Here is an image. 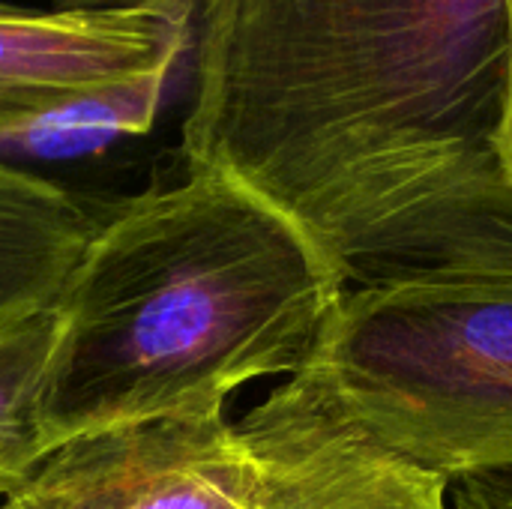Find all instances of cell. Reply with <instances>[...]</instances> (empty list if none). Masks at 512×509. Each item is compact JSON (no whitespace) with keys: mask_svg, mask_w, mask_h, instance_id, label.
Instances as JSON below:
<instances>
[{"mask_svg":"<svg viewBox=\"0 0 512 509\" xmlns=\"http://www.w3.org/2000/svg\"><path fill=\"white\" fill-rule=\"evenodd\" d=\"M504 75L507 0H198L180 147L345 288L512 273Z\"/></svg>","mask_w":512,"mask_h":509,"instance_id":"obj_1","label":"cell"},{"mask_svg":"<svg viewBox=\"0 0 512 509\" xmlns=\"http://www.w3.org/2000/svg\"><path fill=\"white\" fill-rule=\"evenodd\" d=\"M345 291L315 243L243 183L186 165L99 216L57 300L39 393L45 453L156 417L225 414L294 375Z\"/></svg>","mask_w":512,"mask_h":509,"instance_id":"obj_2","label":"cell"},{"mask_svg":"<svg viewBox=\"0 0 512 509\" xmlns=\"http://www.w3.org/2000/svg\"><path fill=\"white\" fill-rule=\"evenodd\" d=\"M303 366L372 438L450 486L512 474V273L345 288Z\"/></svg>","mask_w":512,"mask_h":509,"instance_id":"obj_3","label":"cell"},{"mask_svg":"<svg viewBox=\"0 0 512 509\" xmlns=\"http://www.w3.org/2000/svg\"><path fill=\"white\" fill-rule=\"evenodd\" d=\"M0 509H255V480L225 414L156 417L51 447Z\"/></svg>","mask_w":512,"mask_h":509,"instance_id":"obj_4","label":"cell"},{"mask_svg":"<svg viewBox=\"0 0 512 509\" xmlns=\"http://www.w3.org/2000/svg\"><path fill=\"white\" fill-rule=\"evenodd\" d=\"M255 509H453L450 483L387 450L300 366L234 423Z\"/></svg>","mask_w":512,"mask_h":509,"instance_id":"obj_5","label":"cell"},{"mask_svg":"<svg viewBox=\"0 0 512 509\" xmlns=\"http://www.w3.org/2000/svg\"><path fill=\"white\" fill-rule=\"evenodd\" d=\"M198 0L42 12L0 6V132L183 60Z\"/></svg>","mask_w":512,"mask_h":509,"instance_id":"obj_6","label":"cell"},{"mask_svg":"<svg viewBox=\"0 0 512 509\" xmlns=\"http://www.w3.org/2000/svg\"><path fill=\"white\" fill-rule=\"evenodd\" d=\"M96 222L66 186L0 159V327L54 306Z\"/></svg>","mask_w":512,"mask_h":509,"instance_id":"obj_7","label":"cell"},{"mask_svg":"<svg viewBox=\"0 0 512 509\" xmlns=\"http://www.w3.org/2000/svg\"><path fill=\"white\" fill-rule=\"evenodd\" d=\"M177 66L180 63L99 93L69 99L27 123L9 126L0 132V153L57 159L102 150L126 135H141L153 126Z\"/></svg>","mask_w":512,"mask_h":509,"instance_id":"obj_8","label":"cell"},{"mask_svg":"<svg viewBox=\"0 0 512 509\" xmlns=\"http://www.w3.org/2000/svg\"><path fill=\"white\" fill-rule=\"evenodd\" d=\"M54 342V306L0 327V498L45 456L39 393Z\"/></svg>","mask_w":512,"mask_h":509,"instance_id":"obj_9","label":"cell"},{"mask_svg":"<svg viewBox=\"0 0 512 509\" xmlns=\"http://www.w3.org/2000/svg\"><path fill=\"white\" fill-rule=\"evenodd\" d=\"M450 504L453 509H512V474L453 483Z\"/></svg>","mask_w":512,"mask_h":509,"instance_id":"obj_10","label":"cell"},{"mask_svg":"<svg viewBox=\"0 0 512 509\" xmlns=\"http://www.w3.org/2000/svg\"><path fill=\"white\" fill-rule=\"evenodd\" d=\"M498 153L512 177V0H507V75H504V105L498 126Z\"/></svg>","mask_w":512,"mask_h":509,"instance_id":"obj_11","label":"cell"},{"mask_svg":"<svg viewBox=\"0 0 512 509\" xmlns=\"http://www.w3.org/2000/svg\"><path fill=\"white\" fill-rule=\"evenodd\" d=\"M57 12H108V9H138L159 0H51Z\"/></svg>","mask_w":512,"mask_h":509,"instance_id":"obj_12","label":"cell"},{"mask_svg":"<svg viewBox=\"0 0 512 509\" xmlns=\"http://www.w3.org/2000/svg\"><path fill=\"white\" fill-rule=\"evenodd\" d=\"M0 6H3V3H0Z\"/></svg>","mask_w":512,"mask_h":509,"instance_id":"obj_13","label":"cell"}]
</instances>
